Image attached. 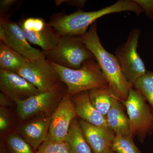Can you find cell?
<instances>
[{
	"mask_svg": "<svg viewBox=\"0 0 153 153\" xmlns=\"http://www.w3.org/2000/svg\"><path fill=\"white\" fill-rule=\"evenodd\" d=\"M60 97V87L40 92L25 100L16 102L19 119L24 121L35 116L49 114Z\"/></svg>",
	"mask_w": 153,
	"mask_h": 153,
	"instance_id": "cell-9",
	"label": "cell"
},
{
	"mask_svg": "<svg viewBox=\"0 0 153 153\" xmlns=\"http://www.w3.org/2000/svg\"><path fill=\"white\" fill-rule=\"evenodd\" d=\"M79 36L85 47L94 55L110 87L121 101H126L132 87L124 77L117 58L107 52L102 45L97 34L96 23L91 25L85 34Z\"/></svg>",
	"mask_w": 153,
	"mask_h": 153,
	"instance_id": "cell-2",
	"label": "cell"
},
{
	"mask_svg": "<svg viewBox=\"0 0 153 153\" xmlns=\"http://www.w3.org/2000/svg\"><path fill=\"white\" fill-rule=\"evenodd\" d=\"M56 4L57 5H59L62 3L66 2L68 3L69 6H83L86 1H56Z\"/></svg>",
	"mask_w": 153,
	"mask_h": 153,
	"instance_id": "cell-29",
	"label": "cell"
},
{
	"mask_svg": "<svg viewBox=\"0 0 153 153\" xmlns=\"http://www.w3.org/2000/svg\"><path fill=\"white\" fill-rule=\"evenodd\" d=\"M65 142L72 153H94L76 118L72 120L70 125Z\"/></svg>",
	"mask_w": 153,
	"mask_h": 153,
	"instance_id": "cell-17",
	"label": "cell"
},
{
	"mask_svg": "<svg viewBox=\"0 0 153 153\" xmlns=\"http://www.w3.org/2000/svg\"><path fill=\"white\" fill-rule=\"evenodd\" d=\"M47 23L41 18H29L26 19L20 26L22 30L38 32L44 30Z\"/></svg>",
	"mask_w": 153,
	"mask_h": 153,
	"instance_id": "cell-24",
	"label": "cell"
},
{
	"mask_svg": "<svg viewBox=\"0 0 153 153\" xmlns=\"http://www.w3.org/2000/svg\"><path fill=\"white\" fill-rule=\"evenodd\" d=\"M51 120V115H40L20 126L18 128V134L36 152L43 143L48 140Z\"/></svg>",
	"mask_w": 153,
	"mask_h": 153,
	"instance_id": "cell-13",
	"label": "cell"
},
{
	"mask_svg": "<svg viewBox=\"0 0 153 153\" xmlns=\"http://www.w3.org/2000/svg\"><path fill=\"white\" fill-rule=\"evenodd\" d=\"M111 149L116 153H141L131 135H116Z\"/></svg>",
	"mask_w": 153,
	"mask_h": 153,
	"instance_id": "cell-22",
	"label": "cell"
},
{
	"mask_svg": "<svg viewBox=\"0 0 153 153\" xmlns=\"http://www.w3.org/2000/svg\"><path fill=\"white\" fill-rule=\"evenodd\" d=\"M5 146L7 153H36V151L16 133L9 134L6 137Z\"/></svg>",
	"mask_w": 153,
	"mask_h": 153,
	"instance_id": "cell-20",
	"label": "cell"
},
{
	"mask_svg": "<svg viewBox=\"0 0 153 153\" xmlns=\"http://www.w3.org/2000/svg\"><path fill=\"white\" fill-rule=\"evenodd\" d=\"M150 19H153V1L135 0Z\"/></svg>",
	"mask_w": 153,
	"mask_h": 153,
	"instance_id": "cell-26",
	"label": "cell"
},
{
	"mask_svg": "<svg viewBox=\"0 0 153 153\" xmlns=\"http://www.w3.org/2000/svg\"><path fill=\"white\" fill-rule=\"evenodd\" d=\"M80 127L94 153H109L116 134L108 126L91 124L80 120Z\"/></svg>",
	"mask_w": 153,
	"mask_h": 153,
	"instance_id": "cell-12",
	"label": "cell"
},
{
	"mask_svg": "<svg viewBox=\"0 0 153 153\" xmlns=\"http://www.w3.org/2000/svg\"><path fill=\"white\" fill-rule=\"evenodd\" d=\"M133 88L144 97L153 112V71H146V74L137 80Z\"/></svg>",
	"mask_w": 153,
	"mask_h": 153,
	"instance_id": "cell-21",
	"label": "cell"
},
{
	"mask_svg": "<svg viewBox=\"0 0 153 153\" xmlns=\"http://www.w3.org/2000/svg\"><path fill=\"white\" fill-rule=\"evenodd\" d=\"M0 90L15 102L40 93L33 84L19 74L3 70H0Z\"/></svg>",
	"mask_w": 153,
	"mask_h": 153,
	"instance_id": "cell-11",
	"label": "cell"
},
{
	"mask_svg": "<svg viewBox=\"0 0 153 153\" xmlns=\"http://www.w3.org/2000/svg\"><path fill=\"white\" fill-rule=\"evenodd\" d=\"M11 118L7 109L5 107L0 108V131L5 132L11 125Z\"/></svg>",
	"mask_w": 153,
	"mask_h": 153,
	"instance_id": "cell-25",
	"label": "cell"
},
{
	"mask_svg": "<svg viewBox=\"0 0 153 153\" xmlns=\"http://www.w3.org/2000/svg\"><path fill=\"white\" fill-rule=\"evenodd\" d=\"M124 11L133 12L139 16L143 10L135 0H120L97 11L79 10L69 15H57L49 23L60 37L81 36L97 19L107 14Z\"/></svg>",
	"mask_w": 153,
	"mask_h": 153,
	"instance_id": "cell-1",
	"label": "cell"
},
{
	"mask_svg": "<svg viewBox=\"0 0 153 153\" xmlns=\"http://www.w3.org/2000/svg\"><path fill=\"white\" fill-rule=\"evenodd\" d=\"M123 104L118 98L114 100L105 117L107 123L116 135H131L129 121L124 112Z\"/></svg>",
	"mask_w": 153,
	"mask_h": 153,
	"instance_id": "cell-15",
	"label": "cell"
},
{
	"mask_svg": "<svg viewBox=\"0 0 153 153\" xmlns=\"http://www.w3.org/2000/svg\"><path fill=\"white\" fill-rule=\"evenodd\" d=\"M88 94L93 106L105 117L114 100L118 98L110 86L92 89L88 91Z\"/></svg>",
	"mask_w": 153,
	"mask_h": 153,
	"instance_id": "cell-18",
	"label": "cell"
},
{
	"mask_svg": "<svg viewBox=\"0 0 153 153\" xmlns=\"http://www.w3.org/2000/svg\"><path fill=\"white\" fill-rule=\"evenodd\" d=\"M140 34V29H134L129 34L126 42L115 50L124 77L131 87L146 72L143 61L137 52Z\"/></svg>",
	"mask_w": 153,
	"mask_h": 153,
	"instance_id": "cell-6",
	"label": "cell"
},
{
	"mask_svg": "<svg viewBox=\"0 0 153 153\" xmlns=\"http://www.w3.org/2000/svg\"><path fill=\"white\" fill-rule=\"evenodd\" d=\"M11 100L7 96L1 92L0 94V105L1 107H6L10 106L12 105Z\"/></svg>",
	"mask_w": 153,
	"mask_h": 153,
	"instance_id": "cell-27",
	"label": "cell"
},
{
	"mask_svg": "<svg viewBox=\"0 0 153 153\" xmlns=\"http://www.w3.org/2000/svg\"><path fill=\"white\" fill-rule=\"evenodd\" d=\"M109 153H116L114 152H113V151L112 150H111V151L110 152H109Z\"/></svg>",
	"mask_w": 153,
	"mask_h": 153,
	"instance_id": "cell-30",
	"label": "cell"
},
{
	"mask_svg": "<svg viewBox=\"0 0 153 153\" xmlns=\"http://www.w3.org/2000/svg\"><path fill=\"white\" fill-rule=\"evenodd\" d=\"M43 52L46 59L50 62L74 70L81 68L86 60L95 59L79 36L61 37L55 49Z\"/></svg>",
	"mask_w": 153,
	"mask_h": 153,
	"instance_id": "cell-4",
	"label": "cell"
},
{
	"mask_svg": "<svg viewBox=\"0 0 153 153\" xmlns=\"http://www.w3.org/2000/svg\"><path fill=\"white\" fill-rule=\"evenodd\" d=\"M36 153H72L67 143L47 140L38 148Z\"/></svg>",
	"mask_w": 153,
	"mask_h": 153,
	"instance_id": "cell-23",
	"label": "cell"
},
{
	"mask_svg": "<svg viewBox=\"0 0 153 153\" xmlns=\"http://www.w3.org/2000/svg\"><path fill=\"white\" fill-rule=\"evenodd\" d=\"M76 116L91 124L100 126H108L106 117L97 110L91 102L88 91L72 96Z\"/></svg>",
	"mask_w": 153,
	"mask_h": 153,
	"instance_id": "cell-14",
	"label": "cell"
},
{
	"mask_svg": "<svg viewBox=\"0 0 153 153\" xmlns=\"http://www.w3.org/2000/svg\"><path fill=\"white\" fill-rule=\"evenodd\" d=\"M28 60L11 49L2 42H0V70L18 74L20 69Z\"/></svg>",
	"mask_w": 153,
	"mask_h": 153,
	"instance_id": "cell-19",
	"label": "cell"
},
{
	"mask_svg": "<svg viewBox=\"0 0 153 153\" xmlns=\"http://www.w3.org/2000/svg\"><path fill=\"white\" fill-rule=\"evenodd\" d=\"M22 30L28 41L41 47L44 52H49L55 49L61 38L49 23H47L44 30L38 32Z\"/></svg>",
	"mask_w": 153,
	"mask_h": 153,
	"instance_id": "cell-16",
	"label": "cell"
},
{
	"mask_svg": "<svg viewBox=\"0 0 153 153\" xmlns=\"http://www.w3.org/2000/svg\"><path fill=\"white\" fill-rule=\"evenodd\" d=\"M18 74L33 84L40 92L59 88L62 82L57 71L46 58L28 61Z\"/></svg>",
	"mask_w": 153,
	"mask_h": 153,
	"instance_id": "cell-8",
	"label": "cell"
},
{
	"mask_svg": "<svg viewBox=\"0 0 153 153\" xmlns=\"http://www.w3.org/2000/svg\"><path fill=\"white\" fill-rule=\"evenodd\" d=\"M71 97L67 92L64 94L51 115L48 140L65 141L70 125L76 116Z\"/></svg>",
	"mask_w": 153,
	"mask_h": 153,
	"instance_id": "cell-10",
	"label": "cell"
},
{
	"mask_svg": "<svg viewBox=\"0 0 153 153\" xmlns=\"http://www.w3.org/2000/svg\"><path fill=\"white\" fill-rule=\"evenodd\" d=\"M57 71L60 80L67 87L71 97L81 92L109 86L95 59L86 60L79 69H70L50 62Z\"/></svg>",
	"mask_w": 153,
	"mask_h": 153,
	"instance_id": "cell-3",
	"label": "cell"
},
{
	"mask_svg": "<svg viewBox=\"0 0 153 153\" xmlns=\"http://www.w3.org/2000/svg\"><path fill=\"white\" fill-rule=\"evenodd\" d=\"M16 1L15 0H1L0 1V6L2 11H1V13L10 7Z\"/></svg>",
	"mask_w": 153,
	"mask_h": 153,
	"instance_id": "cell-28",
	"label": "cell"
},
{
	"mask_svg": "<svg viewBox=\"0 0 153 153\" xmlns=\"http://www.w3.org/2000/svg\"><path fill=\"white\" fill-rule=\"evenodd\" d=\"M0 40L28 61L46 58L43 52L31 46L21 27L4 14L1 15Z\"/></svg>",
	"mask_w": 153,
	"mask_h": 153,
	"instance_id": "cell-7",
	"label": "cell"
},
{
	"mask_svg": "<svg viewBox=\"0 0 153 153\" xmlns=\"http://www.w3.org/2000/svg\"><path fill=\"white\" fill-rule=\"evenodd\" d=\"M129 121L131 135L141 142L153 132V112L139 91L131 88L128 98L123 102Z\"/></svg>",
	"mask_w": 153,
	"mask_h": 153,
	"instance_id": "cell-5",
	"label": "cell"
}]
</instances>
